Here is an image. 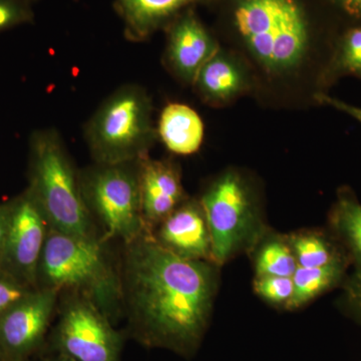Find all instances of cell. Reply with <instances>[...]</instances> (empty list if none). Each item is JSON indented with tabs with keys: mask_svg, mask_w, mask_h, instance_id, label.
<instances>
[{
	"mask_svg": "<svg viewBox=\"0 0 361 361\" xmlns=\"http://www.w3.org/2000/svg\"><path fill=\"white\" fill-rule=\"evenodd\" d=\"M219 268L212 261L179 257L148 231L125 244L120 266L123 311L135 341L193 356L212 316Z\"/></svg>",
	"mask_w": 361,
	"mask_h": 361,
	"instance_id": "cell-1",
	"label": "cell"
},
{
	"mask_svg": "<svg viewBox=\"0 0 361 361\" xmlns=\"http://www.w3.org/2000/svg\"><path fill=\"white\" fill-rule=\"evenodd\" d=\"M235 37L273 78L296 75L310 59L315 23L307 0H228Z\"/></svg>",
	"mask_w": 361,
	"mask_h": 361,
	"instance_id": "cell-2",
	"label": "cell"
},
{
	"mask_svg": "<svg viewBox=\"0 0 361 361\" xmlns=\"http://www.w3.org/2000/svg\"><path fill=\"white\" fill-rule=\"evenodd\" d=\"M37 288L85 297L113 322L123 314L120 267L101 237L78 236L49 227Z\"/></svg>",
	"mask_w": 361,
	"mask_h": 361,
	"instance_id": "cell-3",
	"label": "cell"
},
{
	"mask_svg": "<svg viewBox=\"0 0 361 361\" xmlns=\"http://www.w3.org/2000/svg\"><path fill=\"white\" fill-rule=\"evenodd\" d=\"M49 227L82 237H103L90 217L75 169L54 129L35 133L30 142V187Z\"/></svg>",
	"mask_w": 361,
	"mask_h": 361,
	"instance_id": "cell-4",
	"label": "cell"
},
{
	"mask_svg": "<svg viewBox=\"0 0 361 361\" xmlns=\"http://www.w3.org/2000/svg\"><path fill=\"white\" fill-rule=\"evenodd\" d=\"M153 104L144 87L126 85L104 99L85 128L94 163L137 161L155 144Z\"/></svg>",
	"mask_w": 361,
	"mask_h": 361,
	"instance_id": "cell-5",
	"label": "cell"
},
{
	"mask_svg": "<svg viewBox=\"0 0 361 361\" xmlns=\"http://www.w3.org/2000/svg\"><path fill=\"white\" fill-rule=\"evenodd\" d=\"M199 201L210 231L212 261L220 267L240 253L253 251L269 232L257 195L239 171L218 176Z\"/></svg>",
	"mask_w": 361,
	"mask_h": 361,
	"instance_id": "cell-6",
	"label": "cell"
},
{
	"mask_svg": "<svg viewBox=\"0 0 361 361\" xmlns=\"http://www.w3.org/2000/svg\"><path fill=\"white\" fill-rule=\"evenodd\" d=\"M85 206L104 240L129 244L146 232L142 215L139 161L102 164L80 172Z\"/></svg>",
	"mask_w": 361,
	"mask_h": 361,
	"instance_id": "cell-7",
	"label": "cell"
},
{
	"mask_svg": "<svg viewBox=\"0 0 361 361\" xmlns=\"http://www.w3.org/2000/svg\"><path fill=\"white\" fill-rule=\"evenodd\" d=\"M58 310L51 336L56 355L68 361H121L122 334L92 301L61 294Z\"/></svg>",
	"mask_w": 361,
	"mask_h": 361,
	"instance_id": "cell-8",
	"label": "cell"
},
{
	"mask_svg": "<svg viewBox=\"0 0 361 361\" xmlns=\"http://www.w3.org/2000/svg\"><path fill=\"white\" fill-rule=\"evenodd\" d=\"M61 294L37 288L0 316V348L6 361H30L44 346Z\"/></svg>",
	"mask_w": 361,
	"mask_h": 361,
	"instance_id": "cell-9",
	"label": "cell"
},
{
	"mask_svg": "<svg viewBox=\"0 0 361 361\" xmlns=\"http://www.w3.org/2000/svg\"><path fill=\"white\" fill-rule=\"evenodd\" d=\"M49 230L44 213L27 190L11 201L2 269L37 288V270Z\"/></svg>",
	"mask_w": 361,
	"mask_h": 361,
	"instance_id": "cell-10",
	"label": "cell"
},
{
	"mask_svg": "<svg viewBox=\"0 0 361 361\" xmlns=\"http://www.w3.org/2000/svg\"><path fill=\"white\" fill-rule=\"evenodd\" d=\"M166 28V63L176 77L193 85L203 66L220 51L219 44L192 8L178 16Z\"/></svg>",
	"mask_w": 361,
	"mask_h": 361,
	"instance_id": "cell-11",
	"label": "cell"
},
{
	"mask_svg": "<svg viewBox=\"0 0 361 361\" xmlns=\"http://www.w3.org/2000/svg\"><path fill=\"white\" fill-rule=\"evenodd\" d=\"M151 234L161 247L179 257L212 261L208 223L200 201L196 199L183 202Z\"/></svg>",
	"mask_w": 361,
	"mask_h": 361,
	"instance_id": "cell-12",
	"label": "cell"
},
{
	"mask_svg": "<svg viewBox=\"0 0 361 361\" xmlns=\"http://www.w3.org/2000/svg\"><path fill=\"white\" fill-rule=\"evenodd\" d=\"M139 179L142 219L151 233L188 197L174 161L145 157L139 161Z\"/></svg>",
	"mask_w": 361,
	"mask_h": 361,
	"instance_id": "cell-13",
	"label": "cell"
},
{
	"mask_svg": "<svg viewBox=\"0 0 361 361\" xmlns=\"http://www.w3.org/2000/svg\"><path fill=\"white\" fill-rule=\"evenodd\" d=\"M205 0H115L116 8L125 25L126 37L142 42L161 27Z\"/></svg>",
	"mask_w": 361,
	"mask_h": 361,
	"instance_id": "cell-14",
	"label": "cell"
},
{
	"mask_svg": "<svg viewBox=\"0 0 361 361\" xmlns=\"http://www.w3.org/2000/svg\"><path fill=\"white\" fill-rule=\"evenodd\" d=\"M193 85L208 103L225 104L245 90L248 78L241 65L220 49L199 71Z\"/></svg>",
	"mask_w": 361,
	"mask_h": 361,
	"instance_id": "cell-15",
	"label": "cell"
},
{
	"mask_svg": "<svg viewBox=\"0 0 361 361\" xmlns=\"http://www.w3.org/2000/svg\"><path fill=\"white\" fill-rule=\"evenodd\" d=\"M157 134L171 153L192 155L203 144V121L187 104H170L161 111Z\"/></svg>",
	"mask_w": 361,
	"mask_h": 361,
	"instance_id": "cell-16",
	"label": "cell"
},
{
	"mask_svg": "<svg viewBox=\"0 0 361 361\" xmlns=\"http://www.w3.org/2000/svg\"><path fill=\"white\" fill-rule=\"evenodd\" d=\"M329 232L348 254L355 269L361 270V203L348 187L337 193L329 213Z\"/></svg>",
	"mask_w": 361,
	"mask_h": 361,
	"instance_id": "cell-17",
	"label": "cell"
},
{
	"mask_svg": "<svg viewBox=\"0 0 361 361\" xmlns=\"http://www.w3.org/2000/svg\"><path fill=\"white\" fill-rule=\"evenodd\" d=\"M299 267L316 268L349 263L348 254L330 232L303 230L287 235Z\"/></svg>",
	"mask_w": 361,
	"mask_h": 361,
	"instance_id": "cell-18",
	"label": "cell"
},
{
	"mask_svg": "<svg viewBox=\"0 0 361 361\" xmlns=\"http://www.w3.org/2000/svg\"><path fill=\"white\" fill-rule=\"evenodd\" d=\"M349 265H350L349 263H337V264L316 268L298 266L292 276L294 286L293 295L285 310L290 311L300 310L317 297L341 285L348 276L346 272Z\"/></svg>",
	"mask_w": 361,
	"mask_h": 361,
	"instance_id": "cell-19",
	"label": "cell"
},
{
	"mask_svg": "<svg viewBox=\"0 0 361 361\" xmlns=\"http://www.w3.org/2000/svg\"><path fill=\"white\" fill-rule=\"evenodd\" d=\"M252 252H255V276L292 277L298 268L286 236L268 232Z\"/></svg>",
	"mask_w": 361,
	"mask_h": 361,
	"instance_id": "cell-20",
	"label": "cell"
},
{
	"mask_svg": "<svg viewBox=\"0 0 361 361\" xmlns=\"http://www.w3.org/2000/svg\"><path fill=\"white\" fill-rule=\"evenodd\" d=\"M331 71L336 75L361 77V26L350 28L342 35L332 59Z\"/></svg>",
	"mask_w": 361,
	"mask_h": 361,
	"instance_id": "cell-21",
	"label": "cell"
},
{
	"mask_svg": "<svg viewBox=\"0 0 361 361\" xmlns=\"http://www.w3.org/2000/svg\"><path fill=\"white\" fill-rule=\"evenodd\" d=\"M254 291L266 302L286 307L293 295L292 277L255 276Z\"/></svg>",
	"mask_w": 361,
	"mask_h": 361,
	"instance_id": "cell-22",
	"label": "cell"
},
{
	"mask_svg": "<svg viewBox=\"0 0 361 361\" xmlns=\"http://www.w3.org/2000/svg\"><path fill=\"white\" fill-rule=\"evenodd\" d=\"M32 4L27 0H0V32L33 21Z\"/></svg>",
	"mask_w": 361,
	"mask_h": 361,
	"instance_id": "cell-23",
	"label": "cell"
},
{
	"mask_svg": "<svg viewBox=\"0 0 361 361\" xmlns=\"http://www.w3.org/2000/svg\"><path fill=\"white\" fill-rule=\"evenodd\" d=\"M35 289L0 268V316Z\"/></svg>",
	"mask_w": 361,
	"mask_h": 361,
	"instance_id": "cell-24",
	"label": "cell"
},
{
	"mask_svg": "<svg viewBox=\"0 0 361 361\" xmlns=\"http://www.w3.org/2000/svg\"><path fill=\"white\" fill-rule=\"evenodd\" d=\"M341 305L344 312L361 323V270L355 269L342 282Z\"/></svg>",
	"mask_w": 361,
	"mask_h": 361,
	"instance_id": "cell-25",
	"label": "cell"
},
{
	"mask_svg": "<svg viewBox=\"0 0 361 361\" xmlns=\"http://www.w3.org/2000/svg\"><path fill=\"white\" fill-rule=\"evenodd\" d=\"M314 96L318 103L332 106L336 110L341 111L342 113L350 116L351 118H355L357 122L361 123V108L351 106V104L345 103V102L341 101V99L329 97V94H323V92H317Z\"/></svg>",
	"mask_w": 361,
	"mask_h": 361,
	"instance_id": "cell-26",
	"label": "cell"
},
{
	"mask_svg": "<svg viewBox=\"0 0 361 361\" xmlns=\"http://www.w3.org/2000/svg\"><path fill=\"white\" fill-rule=\"evenodd\" d=\"M11 201L0 205V268L4 261V248L8 228L9 217H11Z\"/></svg>",
	"mask_w": 361,
	"mask_h": 361,
	"instance_id": "cell-27",
	"label": "cell"
},
{
	"mask_svg": "<svg viewBox=\"0 0 361 361\" xmlns=\"http://www.w3.org/2000/svg\"><path fill=\"white\" fill-rule=\"evenodd\" d=\"M343 13L361 20V0H329Z\"/></svg>",
	"mask_w": 361,
	"mask_h": 361,
	"instance_id": "cell-28",
	"label": "cell"
},
{
	"mask_svg": "<svg viewBox=\"0 0 361 361\" xmlns=\"http://www.w3.org/2000/svg\"><path fill=\"white\" fill-rule=\"evenodd\" d=\"M30 361H68L58 355L49 356V357L37 358V360H30Z\"/></svg>",
	"mask_w": 361,
	"mask_h": 361,
	"instance_id": "cell-29",
	"label": "cell"
},
{
	"mask_svg": "<svg viewBox=\"0 0 361 361\" xmlns=\"http://www.w3.org/2000/svg\"><path fill=\"white\" fill-rule=\"evenodd\" d=\"M0 361H6V360H4V353H2L1 348H0Z\"/></svg>",
	"mask_w": 361,
	"mask_h": 361,
	"instance_id": "cell-30",
	"label": "cell"
},
{
	"mask_svg": "<svg viewBox=\"0 0 361 361\" xmlns=\"http://www.w3.org/2000/svg\"><path fill=\"white\" fill-rule=\"evenodd\" d=\"M27 1H30V4H32V0H27Z\"/></svg>",
	"mask_w": 361,
	"mask_h": 361,
	"instance_id": "cell-31",
	"label": "cell"
}]
</instances>
